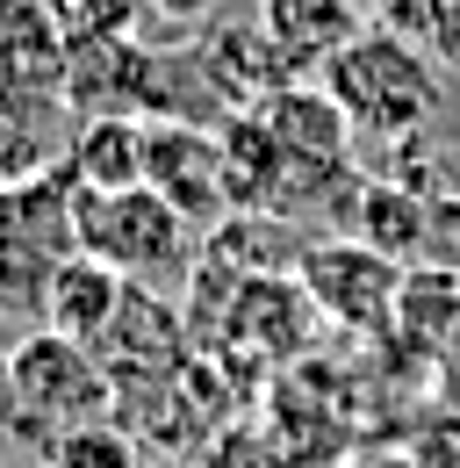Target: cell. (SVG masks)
<instances>
[{"mask_svg": "<svg viewBox=\"0 0 460 468\" xmlns=\"http://www.w3.org/2000/svg\"><path fill=\"white\" fill-rule=\"evenodd\" d=\"M317 80H324V94L345 109L352 137L410 144L424 122L439 116V58H432L417 37H396V29H382V22H367Z\"/></svg>", "mask_w": 460, "mask_h": 468, "instance_id": "1", "label": "cell"}, {"mask_svg": "<svg viewBox=\"0 0 460 468\" xmlns=\"http://www.w3.org/2000/svg\"><path fill=\"white\" fill-rule=\"evenodd\" d=\"M424 51H432L439 65H454V72H460V0H446V7L432 15V29H424Z\"/></svg>", "mask_w": 460, "mask_h": 468, "instance_id": "14", "label": "cell"}, {"mask_svg": "<svg viewBox=\"0 0 460 468\" xmlns=\"http://www.w3.org/2000/svg\"><path fill=\"white\" fill-rule=\"evenodd\" d=\"M144 159H152L144 116H72L65 166L79 187H144Z\"/></svg>", "mask_w": 460, "mask_h": 468, "instance_id": "10", "label": "cell"}, {"mask_svg": "<svg viewBox=\"0 0 460 468\" xmlns=\"http://www.w3.org/2000/svg\"><path fill=\"white\" fill-rule=\"evenodd\" d=\"M252 22L295 80H317L374 15H367V0H252Z\"/></svg>", "mask_w": 460, "mask_h": 468, "instance_id": "7", "label": "cell"}, {"mask_svg": "<svg viewBox=\"0 0 460 468\" xmlns=\"http://www.w3.org/2000/svg\"><path fill=\"white\" fill-rule=\"evenodd\" d=\"M152 122V159H144V187H159L172 209L202 231L230 217V174H224V122L209 130L202 116H144Z\"/></svg>", "mask_w": 460, "mask_h": 468, "instance_id": "6", "label": "cell"}, {"mask_svg": "<svg viewBox=\"0 0 460 468\" xmlns=\"http://www.w3.org/2000/svg\"><path fill=\"white\" fill-rule=\"evenodd\" d=\"M58 7L72 37H144V22H159L152 0H58Z\"/></svg>", "mask_w": 460, "mask_h": 468, "instance_id": "13", "label": "cell"}, {"mask_svg": "<svg viewBox=\"0 0 460 468\" xmlns=\"http://www.w3.org/2000/svg\"><path fill=\"white\" fill-rule=\"evenodd\" d=\"M402 274L410 267L389 260L382 245H367V238H324V245L295 252V282L309 289L317 317L339 324V332H374V339H389V324H396Z\"/></svg>", "mask_w": 460, "mask_h": 468, "instance_id": "5", "label": "cell"}, {"mask_svg": "<svg viewBox=\"0 0 460 468\" xmlns=\"http://www.w3.org/2000/svg\"><path fill=\"white\" fill-rule=\"evenodd\" d=\"M0 432H15V367L0 353Z\"/></svg>", "mask_w": 460, "mask_h": 468, "instance_id": "16", "label": "cell"}, {"mask_svg": "<svg viewBox=\"0 0 460 468\" xmlns=\"http://www.w3.org/2000/svg\"><path fill=\"white\" fill-rule=\"evenodd\" d=\"M230 0H152V15L172 22V29H194V22H216Z\"/></svg>", "mask_w": 460, "mask_h": 468, "instance_id": "15", "label": "cell"}, {"mask_svg": "<svg viewBox=\"0 0 460 468\" xmlns=\"http://www.w3.org/2000/svg\"><path fill=\"white\" fill-rule=\"evenodd\" d=\"M7 367H15V440L65 447L72 432H87L109 410V367L51 324H37L22 346H7Z\"/></svg>", "mask_w": 460, "mask_h": 468, "instance_id": "4", "label": "cell"}, {"mask_svg": "<svg viewBox=\"0 0 460 468\" xmlns=\"http://www.w3.org/2000/svg\"><path fill=\"white\" fill-rule=\"evenodd\" d=\"M72 166L58 159L44 174L0 180V310H37L44 317V289L51 274L79 252L72 231Z\"/></svg>", "mask_w": 460, "mask_h": 468, "instance_id": "3", "label": "cell"}, {"mask_svg": "<svg viewBox=\"0 0 460 468\" xmlns=\"http://www.w3.org/2000/svg\"><path fill=\"white\" fill-rule=\"evenodd\" d=\"M65 137H72L65 94H15V87H0V180L58 166Z\"/></svg>", "mask_w": 460, "mask_h": 468, "instance_id": "11", "label": "cell"}, {"mask_svg": "<svg viewBox=\"0 0 460 468\" xmlns=\"http://www.w3.org/2000/svg\"><path fill=\"white\" fill-rule=\"evenodd\" d=\"M72 231H79V252L115 267L130 289L172 282L194 260V224L159 187H72Z\"/></svg>", "mask_w": 460, "mask_h": 468, "instance_id": "2", "label": "cell"}, {"mask_svg": "<svg viewBox=\"0 0 460 468\" xmlns=\"http://www.w3.org/2000/svg\"><path fill=\"white\" fill-rule=\"evenodd\" d=\"M432 217H439V209H432L424 195H410V187H396V180H382V187H367V195H360V217H352L360 231H352V238L382 245L389 260L410 267V260L424 252V224H432Z\"/></svg>", "mask_w": 460, "mask_h": 468, "instance_id": "12", "label": "cell"}, {"mask_svg": "<svg viewBox=\"0 0 460 468\" xmlns=\"http://www.w3.org/2000/svg\"><path fill=\"white\" fill-rule=\"evenodd\" d=\"M122 303H130V282L115 267H101L94 252H72L51 274V289H44V317L37 324H51L65 339H79L87 353H101V339H109L115 317H122Z\"/></svg>", "mask_w": 460, "mask_h": 468, "instance_id": "9", "label": "cell"}, {"mask_svg": "<svg viewBox=\"0 0 460 468\" xmlns=\"http://www.w3.org/2000/svg\"><path fill=\"white\" fill-rule=\"evenodd\" d=\"M72 58V22L58 0H0V87L58 94Z\"/></svg>", "mask_w": 460, "mask_h": 468, "instance_id": "8", "label": "cell"}]
</instances>
